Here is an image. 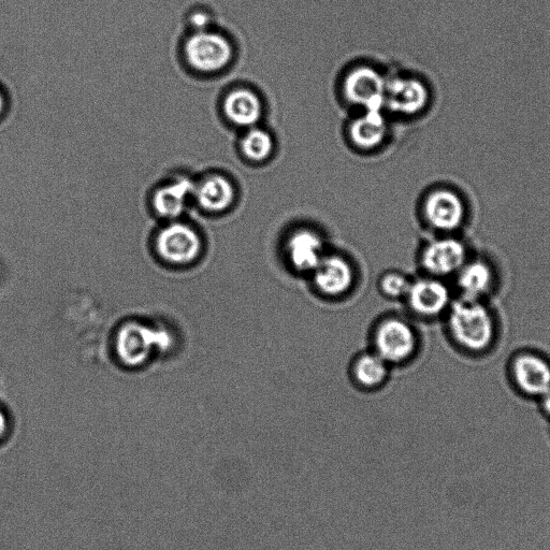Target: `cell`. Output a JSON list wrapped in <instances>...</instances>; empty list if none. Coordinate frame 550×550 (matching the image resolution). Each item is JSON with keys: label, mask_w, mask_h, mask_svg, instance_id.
Listing matches in <instances>:
<instances>
[{"label": "cell", "mask_w": 550, "mask_h": 550, "mask_svg": "<svg viewBox=\"0 0 550 550\" xmlns=\"http://www.w3.org/2000/svg\"><path fill=\"white\" fill-rule=\"evenodd\" d=\"M447 326L461 349L472 353L486 351L495 340L494 318L480 301L462 298L452 303Z\"/></svg>", "instance_id": "1"}, {"label": "cell", "mask_w": 550, "mask_h": 550, "mask_svg": "<svg viewBox=\"0 0 550 550\" xmlns=\"http://www.w3.org/2000/svg\"><path fill=\"white\" fill-rule=\"evenodd\" d=\"M372 343V351L389 366H394L403 364L414 356L418 339L414 327L408 321L390 316L376 324Z\"/></svg>", "instance_id": "2"}, {"label": "cell", "mask_w": 550, "mask_h": 550, "mask_svg": "<svg viewBox=\"0 0 550 550\" xmlns=\"http://www.w3.org/2000/svg\"><path fill=\"white\" fill-rule=\"evenodd\" d=\"M154 246L164 263L177 267L193 265L204 251L198 231L182 222H171L159 230Z\"/></svg>", "instance_id": "3"}, {"label": "cell", "mask_w": 550, "mask_h": 550, "mask_svg": "<svg viewBox=\"0 0 550 550\" xmlns=\"http://www.w3.org/2000/svg\"><path fill=\"white\" fill-rule=\"evenodd\" d=\"M184 55L195 70L211 74L220 71L231 60L233 50L227 39L210 31L195 32L184 45Z\"/></svg>", "instance_id": "4"}, {"label": "cell", "mask_w": 550, "mask_h": 550, "mask_svg": "<svg viewBox=\"0 0 550 550\" xmlns=\"http://www.w3.org/2000/svg\"><path fill=\"white\" fill-rule=\"evenodd\" d=\"M310 277L318 294L335 299L350 293L355 284L356 273L349 259L328 252Z\"/></svg>", "instance_id": "5"}, {"label": "cell", "mask_w": 550, "mask_h": 550, "mask_svg": "<svg viewBox=\"0 0 550 550\" xmlns=\"http://www.w3.org/2000/svg\"><path fill=\"white\" fill-rule=\"evenodd\" d=\"M159 331L146 324L126 323L118 331L115 350L122 363L130 368L146 364L159 344Z\"/></svg>", "instance_id": "6"}, {"label": "cell", "mask_w": 550, "mask_h": 550, "mask_svg": "<svg viewBox=\"0 0 550 550\" xmlns=\"http://www.w3.org/2000/svg\"><path fill=\"white\" fill-rule=\"evenodd\" d=\"M419 259L427 275L443 279L457 274L467 263V249L460 240L443 237L427 243Z\"/></svg>", "instance_id": "7"}, {"label": "cell", "mask_w": 550, "mask_h": 550, "mask_svg": "<svg viewBox=\"0 0 550 550\" xmlns=\"http://www.w3.org/2000/svg\"><path fill=\"white\" fill-rule=\"evenodd\" d=\"M404 301L413 314L423 318L437 317L452 305L450 289L442 279L430 275L412 280Z\"/></svg>", "instance_id": "8"}, {"label": "cell", "mask_w": 550, "mask_h": 550, "mask_svg": "<svg viewBox=\"0 0 550 550\" xmlns=\"http://www.w3.org/2000/svg\"><path fill=\"white\" fill-rule=\"evenodd\" d=\"M328 253L323 237L312 229H299L285 242L284 255L291 269L311 274Z\"/></svg>", "instance_id": "9"}, {"label": "cell", "mask_w": 550, "mask_h": 550, "mask_svg": "<svg viewBox=\"0 0 550 550\" xmlns=\"http://www.w3.org/2000/svg\"><path fill=\"white\" fill-rule=\"evenodd\" d=\"M425 216L433 229L441 233H451L465 222L466 205L457 193L439 190L428 196Z\"/></svg>", "instance_id": "10"}, {"label": "cell", "mask_w": 550, "mask_h": 550, "mask_svg": "<svg viewBox=\"0 0 550 550\" xmlns=\"http://www.w3.org/2000/svg\"><path fill=\"white\" fill-rule=\"evenodd\" d=\"M515 385L521 393L543 397L550 390V365L543 357L525 353L514 358L511 367Z\"/></svg>", "instance_id": "11"}, {"label": "cell", "mask_w": 550, "mask_h": 550, "mask_svg": "<svg viewBox=\"0 0 550 550\" xmlns=\"http://www.w3.org/2000/svg\"><path fill=\"white\" fill-rule=\"evenodd\" d=\"M386 83L379 72L371 68H359L345 81V94L353 103L369 110H380L385 106Z\"/></svg>", "instance_id": "12"}, {"label": "cell", "mask_w": 550, "mask_h": 550, "mask_svg": "<svg viewBox=\"0 0 550 550\" xmlns=\"http://www.w3.org/2000/svg\"><path fill=\"white\" fill-rule=\"evenodd\" d=\"M194 187L195 182L186 176L172 178L158 186L152 196L154 211L163 219L177 220L193 197Z\"/></svg>", "instance_id": "13"}, {"label": "cell", "mask_w": 550, "mask_h": 550, "mask_svg": "<svg viewBox=\"0 0 550 550\" xmlns=\"http://www.w3.org/2000/svg\"><path fill=\"white\" fill-rule=\"evenodd\" d=\"M428 103L426 86L415 79H395L386 83L385 106L404 114L422 111Z\"/></svg>", "instance_id": "14"}, {"label": "cell", "mask_w": 550, "mask_h": 550, "mask_svg": "<svg viewBox=\"0 0 550 550\" xmlns=\"http://www.w3.org/2000/svg\"><path fill=\"white\" fill-rule=\"evenodd\" d=\"M193 197L202 210L221 213L233 204L235 191L226 178L211 176L195 183Z\"/></svg>", "instance_id": "15"}, {"label": "cell", "mask_w": 550, "mask_h": 550, "mask_svg": "<svg viewBox=\"0 0 550 550\" xmlns=\"http://www.w3.org/2000/svg\"><path fill=\"white\" fill-rule=\"evenodd\" d=\"M457 286L463 299L480 301L494 285L495 275L482 259L472 260L456 274Z\"/></svg>", "instance_id": "16"}, {"label": "cell", "mask_w": 550, "mask_h": 550, "mask_svg": "<svg viewBox=\"0 0 550 550\" xmlns=\"http://www.w3.org/2000/svg\"><path fill=\"white\" fill-rule=\"evenodd\" d=\"M390 366L373 351L358 355L353 361L354 381L363 388L374 389L382 386L388 379Z\"/></svg>", "instance_id": "17"}, {"label": "cell", "mask_w": 550, "mask_h": 550, "mask_svg": "<svg viewBox=\"0 0 550 550\" xmlns=\"http://www.w3.org/2000/svg\"><path fill=\"white\" fill-rule=\"evenodd\" d=\"M224 108L230 121L240 126L254 125L262 115V104L258 97L245 90L229 94Z\"/></svg>", "instance_id": "18"}, {"label": "cell", "mask_w": 550, "mask_h": 550, "mask_svg": "<svg viewBox=\"0 0 550 550\" xmlns=\"http://www.w3.org/2000/svg\"><path fill=\"white\" fill-rule=\"evenodd\" d=\"M385 120L380 110H369L364 118L357 120L351 129L352 138L361 148H373L385 136Z\"/></svg>", "instance_id": "19"}, {"label": "cell", "mask_w": 550, "mask_h": 550, "mask_svg": "<svg viewBox=\"0 0 550 550\" xmlns=\"http://www.w3.org/2000/svg\"><path fill=\"white\" fill-rule=\"evenodd\" d=\"M243 152L253 161H264L272 152L270 135L262 129H253L242 142Z\"/></svg>", "instance_id": "20"}, {"label": "cell", "mask_w": 550, "mask_h": 550, "mask_svg": "<svg viewBox=\"0 0 550 550\" xmlns=\"http://www.w3.org/2000/svg\"><path fill=\"white\" fill-rule=\"evenodd\" d=\"M412 280L399 271L385 272L380 281L381 293L389 299H403L407 296Z\"/></svg>", "instance_id": "21"}, {"label": "cell", "mask_w": 550, "mask_h": 550, "mask_svg": "<svg viewBox=\"0 0 550 550\" xmlns=\"http://www.w3.org/2000/svg\"><path fill=\"white\" fill-rule=\"evenodd\" d=\"M211 19L207 13L196 11L190 18V24L195 32L209 31Z\"/></svg>", "instance_id": "22"}, {"label": "cell", "mask_w": 550, "mask_h": 550, "mask_svg": "<svg viewBox=\"0 0 550 550\" xmlns=\"http://www.w3.org/2000/svg\"><path fill=\"white\" fill-rule=\"evenodd\" d=\"M9 429V419L5 412L0 409V443H2L8 436Z\"/></svg>", "instance_id": "23"}, {"label": "cell", "mask_w": 550, "mask_h": 550, "mask_svg": "<svg viewBox=\"0 0 550 550\" xmlns=\"http://www.w3.org/2000/svg\"><path fill=\"white\" fill-rule=\"evenodd\" d=\"M541 399H542L543 410L550 418V390L543 397H541Z\"/></svg>", "instance_id": "24"}, {"label": "cell", "mask_w": 550, "mask_h": 550, "mask_svg": "<svg viewBox=\"0 0 550 550\" xmlns=\"http://www.w3.org/2000/svg\"><path fill=\"white\" fill-rule=\"evenodd\" d=\"M5 97L2 92H0V115H2L5 111Z\"/></svg>", "instance_id": "25"}]
</instances>
